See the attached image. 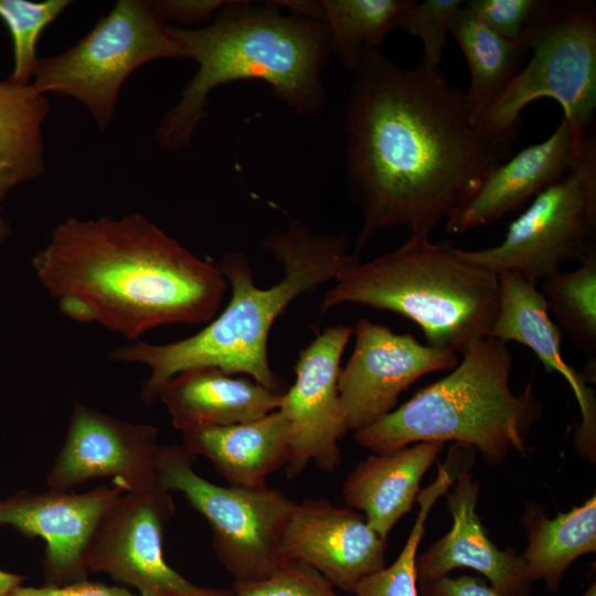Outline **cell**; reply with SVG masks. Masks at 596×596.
Masks as SVG:
<instances>
[{
    "mask_svg": "<svg viewBox=\"0 0 596 596\" xmlns=\"http://www.w3.org/2000/svg\"><path fill=\"white\" fill-rule=\"evenodd\" d=\"M344 115L345 167L361 211L355 253L379 231L430 233L466 202L510 146L473 123L465 93L439 68H404L381 49L353 70Z\"/></svg>",
    "mask_w": 596,
    "mask_h": 596,
    "instance_id": "1",
    "label": "cell"
},
{
    "mask_svg": "<svg viewBox=\"0 0 596 596\" xmlns=\"http://www.w3.org/2000/svg\"><path fill=\"white\" fill-rule=\"evenodd\" d=\"M38 279L61 312L136 340L166 324L207 323L227 281L148 217H68L34 256Z\"/></svg>",
    "mask_w": 596,
    "mask_h": 596,
    "instance_id": "2",
    "label": "cell"
},
{
    "mask_svg": "<svg viewBox=\"0 0 596 596\" xmlns=\"http://www.w3.org/2000/svg\"><path fill=\"white\" fill-rule=\"evenodd\" d=\"M284 266V277L269 288L256 286L247 257L225 253L216 264L232 288L228 305L198 333L166 344L135 341L113 350L109 360L140 363L150 374L140 398L150 404L174 375L199 368L247 375L263 386L285 393V383L270 368L267 341L275 320L299 296L336 280L360 262L350 253L345 236L317 234L290 219L283 231H273L259 243Z\"/></svg>",
    "mask_w": 596,
    "mask_h": 596,
    "instance_id": "3",
    "label": "cell"
},
{
    "mask_svg": "<svg viewBox=\"0 0 596 596\" xmlns=\"http://www.w3.org/2000/svg\"><path fill=\"white\" fill-rule=\"evenodd\" d=\"M185 58L198 70L162 117L156 138L169 152L182 150L207 116L211 93L237 81L257 79L299 115L324 102L322 72L332 54L324 23L285 14L272 1L228 0L203 28L170 25Z\"/></svg>",
    "mask_w": 596,
    "mask_h": 596,
    "instance_id": "4",
    "label": "cell"
},
{
    "mask_svg": "<svg viewBox=\"0 0 596 596\" xmlns=\"http://www.w3.org/2000/svg\"><path fill=\"white\" fill-rule=\"evenodd\" d=\"M342 304L401 315L427 344L464 354L489 337L499 307L498 276L475 266L449 241L409 234L397 248L345 269L321 301V316Z\"/></svg>",
    "mask_w": 596,
    "mask_h": 596,
    "instance_id": "5",
    "label": "cell"
},
{
    "mask_svg": "<svg viewBox=\"0 0 596 596\" xmlns=\"http://www.w3.org/2000/svg\"><path fill=\"white\" fill-rule=\"evenodd\" d=\"M451 372L419 390L355 440L374 454L419 441L454 440L478 449L494 465L509 451L526 450L525 438L540 404L531 384L521 395L510 389L513 359L505 342L487 337L473 343Z\"/></svg>",
    "mask_w": 596,
    "mask_h": 596,
    "instance_id": "6",
    "label": "cell"
},
{
    "mask_svg": "<svg viewBox=\"0 0 596 596\" xmlns=\"http://www.w3.org/2000/svg\"><path fill=\"white\" fill-rule=\"evenodd\" d=\"M530 60L478 120L500 143H513L521 114L540 98L560 104L579 140L594 132L596 7L590 0H540L520 40Z\"/></svg>",
    "mask_w": 596,
    "mask_h": 596,
    "instance_id": "7",
    "label": "cell"
},
{
    "mask_svg": "<svg viewBox=\"0 0 596 596\" xmlns=\"http://www.w3.org/2000/svg\"><path fill=\"white\" fill-rule=\"evenodd\" d=\"M187 60L150 1L118 0L95 26L66 51L39 57L31 85L45 95L84 105L100 131L114 120L125 81L153 60Z\"/></svg>",
    "mask_w": 596,
    "mask_h": 596,
    "instance_id": "8",
    "label": "cell"
},
{
    "mask_svg": "<svg viewBox=\"0 0 596 596\" xmlns=\"http://www.w3.org/2000/svg\"><path fill=\"white\" fill-rule=\"evenodd\" d=\"M194 458L183 445H160L159 480L168 491L182 493L205 518L216 556L234 583L263 581L288 564L284 538L296 502L267 486L210 482L194 471Z\"/></svg>",
    "mask_w": 596,
    "mask_h": 596,
    "instance_id": "9",
    "label": "cell"
},
{
    "mask_svg": "<svg viewBox=\"0 0 596 596\" xmlns=\"http://www.w3.org/2000/svg\"><path fill=\"white\" fill-rule=\"evenodd\" d=\"M596 234V137L588 135L570 169L538 193L508 226L503 240L482 249L457 248L468 263L497 276L515 274L538 285L582 260Z\"/></svg>",
    "mask_w": 596,
    "mask_h": 596,
    "instance_id": "10",
    "label": "cell"
},
{
    "mask_svg": "<svg viewBox=\"0 0 596 596\" xmlns=\"http://www.w3.org/2000/svg\"><path fill=\"white\" fill-rule=\"evenodd\" d=\"M175 507L162 486L124 492L103 519L87 566L105 573L139 596H234L233 589L199 586L164 560L163 533Z\"/></svg>",
    "mask_w": 596,
    "mask_h": 596,
    "instance_id": "11",
    "label": "cell"
},
{
    "mask_svg": "<svg viewBox=\"0 0 596 596\" xmlns=\"http://www.w3.org/2000/svg\"><path fill=\"white\" fill-rule=\"evenodd\" d=\"M355 344L340 370L338 392L349 430L368 427L390 414L398 396L425 374L453 370L454 352L421 343L412 334L361 318L353 328Z\"/></svg>",
    "mask_w": 596,
    "mask_h": 596,
    "instance_id": "12",
    "label": "cell"
},
{
    "mask_svg": "<svg viewBox=\"0 0 596 596\" xmlns=\"http://www.w3.org/2000/svg\"><path fill=\"white\" fill-rule=\"evenodd\" d=\"M353 328L324 329L298 353L294 384L283 394L279 411L290 436L288 478L298 477L310 464L334 470L341 459L339 440L349 430L341 408L338 379L343 351Z\"/></svg>",
    "mask_w": 596,
    "mask_h": 596,
    "instance_id": "13",
    "label": "cell"
},
{
    "mask_svg": "<svg viewBox=\"0 0 596 596\" xmlns=\"http://www.w3.org/2000/svg\"><path fill=\"white\" fill-rule=\"evenodd\" d=\"M159 432L76 402L64 443L46 475L53 490L72 488L98 478H111L125 492L162 486L157 472Z\"/></svg>",
    "mask_w": 596,
    "mask_h": 596,
    "instance_id": "14",
    "label": "cell"
},
{
    "mask_svg": "<svg viewBox=\"0 0 596 596\" xmlns=\"http://www.w3.org/2000/svg\"><path fill=\"white\" fill-rule=\"evenodd\" d=\"M124 489L111 482L83 493L49 489L19 491L0 500V525L45 542V584L61 586L87 579V557L96 532Z\"/></svg>",
    "mask_w": 596,
    "mask_h": 596,
    "instance_id": "15",
    "label": "cell"
},
{
    "mask_svg": "<svg viewBox=\"0 0 596 596\" xmlns=\"http://www.w3.org/2000/svg\"><path fill=\"white\" fill-rule=\"evenodd\" d=\"M284 551L289 562L305 563L333 587L353 594L362 579L385 566L386 540L362 513L306 499L294 507Z\"/></svg>",
    "mask_w": 596,
    "mask_h": 596,
    "instance_id": "16",
    "label": "cell"
},
{
    "mask_svg": "<svg viewBox=\"0 0 596 596\" xmlns=\"http://www.w3.org/2000/svg\"><path fill=\"white\" fill-rule=\"evenodd\" d=\"M584 140L577 139L562 118L545 140L494 166L477 191L446 220V230L462 234L515 211L570 169Z\"/></svg>",
    "mask_w": 596,
    "mask_h": 596,
    "instance_id": "17",
    "label": "cell"
},
{
    "mask_svg": "<svg viewBox=\"0 0 596 596\" xmlns=\"http://www.w3.org/2000/svg\"><path fill=\"white\" fill-rule=\"evenodd\" d=\"M456 481L447 496L453 526L416 557L417 581L436 579L455 568L467 567L485 575L501 596H529L531 581L521 555L514 549H498L476 513L479 482L467 470L460 471Z\"/></svg>",
    "mask_w": 596,
    "mask_h": 596,
    "instance_id": "18",
    "label": "cell"
},
{
    "mask_svg": "<svg viewBox=\"0 0 596 596\" xmlns=\"http://www.w3.org/2000/svg\"><path fill=\"white\" fill-rule=\"evenodd\" d=\"M499 279V307L489 337L515 341L532 350L549 371L560 373L572 387L582 413L576 441L594 451L596 403L594 391L561 353L560 330L552 320L541 291L522 277L503 273Z\"/></svg>",
    "mask_w": 596,
    "mask_h": 596,
    "instance_id": "19",
    "label": "cell"
},
{
    "mask_svg": "<svg viewBox=\"0 0 596 596\" xmlns=\"http://www.w3.org/2000/svg\"><path fill=\"white\" fill-rule=\"evenodd\" d=\"M283 394L216 368H199L171 377L158 398L184 433L255 421L278 409Z\"/></svg>",
    "mask_w": 596,
    "mask_h": 596,
    "instance_id": "20",
    "label": "cell"
},
{
    "mask_svg": "<svg viewBox=\"0 0 596 596\" xmlns=\"http://www.w3.org/2000/svg\"><path fill=\"white\" fill-rule=\"evenodd\" d=\"M444 444L419 441L368 457L344 481L342 494L348 508L362 511L368 524L386 540L417 500L422 477Z\"/></svg>",
    "mask_w": 596,
    "mask_h": 596,
    "instance_id": "21",
    "label": "cell"
},
{
    "mask_svg": "<svg viewBox=\"0 0 596 596\" xmlns=\"http://www.w3.org/2000/svg\"><path fill=\"white\" fill-rule=\"evenodd\" d=\"M183 447L203 456L230 486L259 488L286 466L290 456L289 427L276 409L255 421L182 433Z\"/></svg>",
    "mask_w": 596,
    "mask_h": 596,
    "instance_id": "22",
    "label": "cell"
},
{
    "mask_svg": "<svg viewBox=\"0 0 596 596\" xmlns=\"http://www.w3.org/2000/svg\"><path fill=\"white\" fill-rule=\"evenodd\" d=\"M50 110L45 97L31 84L0 82V243L8 226L1 202L17 185L45 170L42 128Z\"/></svg>",
    "mask_w": 596,
    "mask_h": 596,
    "instance_id": "23",
    "label": "cell"
},
{
    "mask_svg": "<svg viewBox=\"0 0 596 596\" xmlns=\"http://www.w3.org/2000/svg\"><path fill=\"white\" fill-rule=\"evenodd\" d=\"M523 523L529 544L521 554L529 579H542L557 592L568 566L579 556L596 551V497L582 505L549 519L539 508H529Z\"/></svg>",
    "mask_w": 596,
    "mask_h": 596,
    "instance_id": "24",
    "label": "cell"
},
{
    "mask_svg": "<svg viewBox=\"0 0 596 596\" xmlns=\"http://www.w3.org/2000/svg\"><path fill=\"white\" fill-rule=\"evenodd\" d=\"M467 62L470 84L465 99L477 126L486 110L507 88L528 53L519 42L501 38L465 4L455 12L449 30Z\"/></svg>",
    "mask_w": 596,
    "mask_h": 596,
    "instance_id": "25",
    "label": "cell"
},
{
    "mask_svg": "<svg viewBox=\"0 0 596 596\" xmlns=\"http://www.w3.org/2000/svg\"><path fill=\"white\" fill-rule=\"evenodd\" d=\"M412 0H320L332 54L353 71L368 49H381Z\"/></svg>",
    "mask_w": 596,
    "mask_h": 596,
    "instance_id": "26",
    "label": "cell"
},
{
    "mask_svg": "<svg viewBox=\"0 0 596 596\" xmlns=\"http://www.w3.org/2000/svg\"><path fill=\"white\" fill-rule=\"evenodd\" d=\"M571 272L543 280L541 294L549 313L581 351L596 359V247Z\"/></svg>",
    "mask_w": 596,
    "mask_h": 596,
    "instance_id": "27",
    "label": "cell"
},
{
    "mask_svg": "<svg viewBox=\"0 0 596 596\" xmlns=\"http://www.w3.org/2000/svg\"><path fill=\"white\" fill-rule=\"evenodd\" d=\"M459 472L450 459L438 466L436 479L418 493L419 511L397 558L362 579L354 588V596H418L416 553L425 533V523L435 502L447 492Z\"/></svg>",
    "mask_w": 596,
    "mask_h": 596,
    "instance_id": "28",
    "label": "cell"
},
{
    "mask_svg": "<svg viewBox=\"0 0 596 596\" xmlns=\"http://www.w3.org/2000/svg\"><path fill=\"white\" fill-rule=\"evenodd\" d=\"M68 0H0V18L7 24L13 42L12 81L29 85L39 57L35 46L42 31L68 6Z\"/></svg>",
    "mask_w": 596,
    "mask_h": 596,
    "instance_id": "29",
    "label": "cell"
},
{
    "mask_svg": "<svg viewBox=\"0 0 596 596\" xmlns=\"http://www.w3.org/2000/svg\"><path fill=\"white\" fill-rule=\"evenodd\" d=\"M465 0H425L411 4L403 12L398 28L417 36L423 46L421 62L439 68L446 49V34L455 12Z\"/></svg>",
    "mask_w": 596,
    "mask_h": 596,
    "instance_id": "30",
    "label": "cell"
},
{
    "mask_svg": "<svg viewBox=\"0 0 596 596\" xmlns=\"http://www.w3.org/2000/svg\"><path fill=\"white\" fill-rule=\"evenodd\" d=\"M234 596H341L311 566L294 561L268 578L253 583H234Z\"/></svg>",
    "mask_w": 596,
    "mask_h": 596,
    "instance_id": "31",
    "label": "cell"
},
{
    "mask_svg": "<svg viewBox=\"0 0 596 596\" xmlns=\"http://www.w3.org/2000/svg\"><path fill=\"white\" fill-rule=\"evenodd\" d=\"M540 0H465L467 8L501 38L520 42Z\"/></svg>",
    "mask_w": 596,
    "mask_h": 596,
    "instance_id": "32",
    "label": "cell"
},
{
    "mask_svg": "<svg viewBox=\"0 0 596 596\" xmlns=\"http://www.w3.org/2000/svg\"><path fill=\"white\" fill-rule=\"evenodd\" d=\"M228 0H155L150 4L155 12L167 23L191 29L203 28L211 23L216 12Z\"/></svg>",
    "mask_w": 596,
    "mask_h": 596,
    "instance_id": "33",
    "label": "cell"
},
{
    "mask_svg": "<svg viewBox=\"0 0 596 596\" xmlns=\"http://www.w3.org/2000/svg\"><path fill=\"white\" fill-rule=\"evenodd\" d=\"M9 596H139L125 587L110 586L87 579L61 585L40 587L20 585Z\"/></svg>",
    "mask_w": 596,
    "mask_h": 596,
    "instance_id": "34",
    "label": "cell"
},
{
    "mask_svg": "<svg viewBox=\"0 0 596 596\" xmlns=\"http://www.w3.org/2000/svg\"><path fill=\"white\" fill-rule=\"evenodd\" d=\"M418 583V596H501L482 578L468 575L459 577L447 575Z\"/></svg>",
    "mask_w": 596,
    "mask_h": 596,
    "instance_id": "35",
    "label": "cell"
},
{
    "mask_svg": "<svg viewBox=\"0 0 596 596\" xmlns=\"http://www.w3.org/2000/svg\"><path fill=\"white\" fill-rule=\"evenodd\" d=\"M24 577L18 574L0 570V596H9L10 593L22 585Z\"/></svg>",
    "mask_w": 596,
    "mask_h": 596,
    "instance_id": "36",
    "label": "cell"
},
{
    "mask_svg": "<svg viewBox=\"0 0 596 596\" xmlns=\"http://www.w3.org/2000/svg\"><path fill=\"white\" fill-rule=\"evenodd\" d=\"M582 596H596V583L590 584Z\"/></svg>",
    "mask_w": 596,
    "mask_h": 596,
    "instance_id": "37",
    "label": "cell"
}]
</instances>
